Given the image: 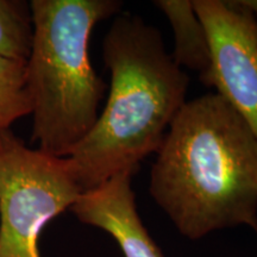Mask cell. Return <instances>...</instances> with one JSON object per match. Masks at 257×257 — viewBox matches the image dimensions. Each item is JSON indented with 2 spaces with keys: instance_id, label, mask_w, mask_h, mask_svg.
Returning a JSON list of instances; mask_svg holds the SVG:
<instances>
[{
  "instance_id": "1",
  "label": "cell",
  "mask_w": 257,
  "mask_h": 257,
  "mask_svg": "<svg viewBox=\"0 0 257 257\" xmlns=\"http://www.w3.org/2000/svg\"><path fill=\"white\" fill-rule=\"evenodd\" d=\"M156 155L150 194L180 233L199 239L238 225L257 232V137L223 96L186 101Z\"/></svg>"
},
{
  "instance_id": "2",
  "label": "cell",
  "mask_w": 257,
  "mask_h": 257,
  "mask_svg": "<svg viewBox=\"0 0 257 257\" xmlns=\"http://www.w3.org/2000/svg\"><path fill=\"white\" fill-rule=\"evenodd\" d=\"M111 73L107 102L94 126L67 157L82 191L121 172L136 174L157 153L186 101L189 78L166 50L159 29L120 14L102 43Z\"/></svg>"
},
{
  "instance_id": "3",
  "label": "cell",
  "mask_w": 257,
  "mask_h": 257,
  "mask_svg": "<svg viewBox=\"0 0 257 257\" xmlns=\"http://www.w3.org/2000/svg\"><path fill=\"white\" fill-rule=\"evenodd\" d=\"M117 0H32L34 41L25 64L32 101L31 142L68 157L99 117L106 83L89 60L99 22L119 14Z\"/></svg>"
},
{
  "instance_id": "4",
  "label": "cell",
  "mask_w": 257,
  "mask_h": 257,
  "mask_svg": "<svg viewBox=\"0 0 257 257\" xmlns=\"http://www.w3.org/2000/svg\"><path fill=\"white\" fill-rule=\"evenodd\" d=\"M82 192L67 157L28 148L10 130L0 134V257H41L43 227Z\"/></svg>"
},
{
  "instance_id": "5",
  "label": "cell",
  "mask_w": 257,
  "mask_h": 257,
  "mask_svg": "<svg viewBox=\"0 0 257 257\" xmlns=\"http://www.w3.org/2000/svg\"><path fill=\"white\" fill-rule=\"evenodd\" d=\"M211 55L207 87L226 100L257 137V17L243 0H192Z\"/></svg>"
},
{
  "instance_id": "6",
  "label": "cell",
  "mask_w": 257,
  "mask_h": 257,
  "mask_svg": "<svg viewBox=\"0 0 257 257\" xmlns=\"http://www.w3.org/2000/svg\"><path fill=\"white\" fill-rule=\"evenodd\" d=\"M134 175L121 172L98 187L82 192L70 210L81 223L111 234L124 257H163L137 212L131 187Z\"/></svg>"
},
{
  "instance_id": "7",
  "label": "cell",
  "mask_w": 257,
  "mask_h": 257,
  "mask_svg": "<svg viewBox=\"0 0 257 257\" xmlns=\"http://www.w3.org/2000/svg\"><path fill=\"white\" fill-rule=\"evenodd\" d=\"M155 5L168 18L174 35V51L170 54L180 68L199 74L206 85L211 55L205 28L193 8L192 0H159Z\"/></svg>"
},
{
  "instance_id": "8",
  "label": "cell",
  "mask_w": 257,
  "mask_h": 257,
  "mask_svg": "<svg viewBox=\"0 0 257 257\" xmlns=\"http://www.w3.org/2000/svg\"><path fill=\"white\" fill-rule=\"evenodd\" d=\"M32 41L30 5L22 0H0V57L27 63Z\"/></svg>"
},
{
  "instance_id": "9",
  "label": "cell",
  "mask_w": 257,
  "mask_h": 257,
  "mask_svg": "<svg viewBox=\"0 0 257 257\" xmlns=\"http://www.w3.org/2000/svg\"><path fill=\"white\" fill-rule=\"evenodd\" d=\"M23 62L0 57V134L22 117L32 113Z\"/></svg>"
},
{
  "instance_id": "10",
  "label": "cell",
  "mask_w": 257,
  "mask_h": 257,
  "mask_svg": "<svg viewBox=\"0 0 257 257\" xmlns=\"http://www.w3.org/2000/svg\"><path fill=\"white\" fill-rule=\"evenodd\" d=\"M243 3L253 12L257 17V0H243Z\"/></svg>"
}]
</instances>
